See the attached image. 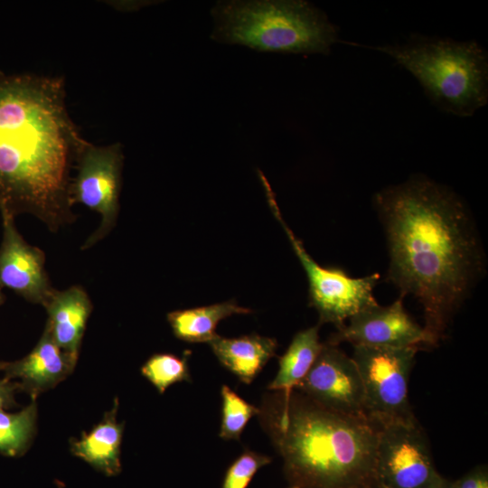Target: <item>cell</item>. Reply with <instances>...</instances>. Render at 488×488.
<instances>
[{"label":"cell","mask_w":488,"mask_h":488,"mask_svg":"<svg viewBox=\"0 0 488 488\" xmlns=\"http://www.w3.org/2000/svg\"><path fill=\"white\" fill-rule=\"evenodd\" d=\"M389 253L388 279L424 313L428 346L443 340L470 294L483 255L470 212L447 186L423 174L375 193Z\"/></svg>","instance_id":"1"},{"label":"cell","mask_w":488,"mask_h":488,"mask_svg":"<svg viewBox=\"0 0 488 488\" xmlns=\"http://www.w3.org/2000/svg\"><path fill=\"white\" fill-rule=\"evenodd\" d=\"M84 140L64 77L0 71V211L32 215L53 233L72 224L70 173Z\"/></svg>","instance_id":"2"},{"label":"cell","mask_w":488,"mask_h":488,"mask_svg":"<svg viewBox=\"0 0 488 488\" xmlns=\"http://www.w3.org/2000/svg\"><path fill=\"white\" fill-rule=\"evenodd\" d=\"M258 408L290 485L377 488L372 421L327 408L296 389L273 391Z\"/></svg>","instance_id":"3"},{"label":"cell","mask_w":488,"mask_h":488,"mask_svg":"<svg viewBox=\"0 0 488 488\" xmlns=\"http://www.w3.org/2000/svg\"><path fill=\"white\" fill-rule=\"evenodd\" d=\"M211 14L213 41L258 52L327 55L340 41L339 28L305 0L218 1Z\"/></svg>","instance_id":"4"},{"label":"cell","mask_w":488,"mask_h":488,"mask_svg":"<svg viewBox=\"0 0 488 488\" xmlns=\"http://www.w3.org/2000/svg\"><path fill=\"white\" fill-rule=\"evenodd\" d=\"M409 71L444 112L471 117L488 101V56L475 41L412 34L404 43L370 46Z\"/></svg>","instance_id":"5"},{"label":"cell","mask_w":488,"mask_h":488,"mask_svg":"<svg viewBox=\"0 0 488 488\" xmlns=\"http://www.w3.org/2000/svg\"><path fill=\"white\" fill-rule=\"evenodd\" d=\"M261 179L270 209L283 227L307 276L309 304L318 313V324H332L339 329L353 314L377 304L373 289L380 279V275L352 277L340 268L319 265L285 222L267 179L263 175Z\"/></svg>","instance_id":"6"},{"label":"cell","mask_w":488,"mask_h":488,"mask_svg":"<svg viewBox=\"0 0 488 488\" xmlns=\"http://www.w3.org/2000/svg\"><path fill=\"white\" fill-rule=\"evenodd\" d=\"M418 347L353 345L352 359L361 375L368 418L377 426L414 422L408 380Z\"/></svg>","instance_id":"7"},{"label":"cell","mask_w":488,"mask_h":488,"mask_svg":"<svg viewBox=\"0 0 488 488\" xmlns=\"http://www.w3.org/2000/svg\"><path fill=\"white\" fill-rule=\"evenodd\" d=\"M75 164L77 174L70 188L71 204H83L100 216L99 226L80 247L81 250H87L104 239L117 224L124 165L123 145L119 142L96 145L84 140Z\"/></svg>","instance_id":"8"},{"label":"cell","mask_w":488,"mask_h":488,"mask_svg":"<svg viewBox=\"0 0 488 488\" xmlns=\"http://www.w3.org/2000/svg\"><path fill=\"white\" fill-rule=\"evenodd\" d=\"M377 427V488H427L439 475L418 420Z\"/></svg>","instance_id":"9"},{"label":"cell","mask_w":488,"mask_h":488,"mask_svg":"<svg viewBox=\"0 0 488 488\" xmlns=\"http://www.w3.org/2000/svg\"><path fill=\"white\" fill-rule=\"evenodd\" d=\"M295 389L336 412L368 418L358 368L338 345L324 343L310 371Z\"/></svg>","instance_id":"10"},{"label":"cell","mask_w":488,"mask_h":488,"mask_svg":"<svg viewBox=\"0 0 488 488\" xmlns=\"http://www.w3.org/2000/svg\"><path fill=\"white\" fill-rule=\"evenodd\" d=\"M348 324L337 329L328 343L338 345L348 342L353 345L375 347L428 346L423 328L407 313L400 296L388 306L378 303L353 314Z\"/></svg>","instance_id":"11"},{"label":"cell","mask_w":488,"mask_h":488,"mask_svg":"<svg viewBox=\"0 0 488 488\" xmlns=\"http://www.w3.org/2000/svg\"><path fill=\"white\" fill-rule=\"evenodd\" d=\"M0 284L24 300L44 306L56 289L45 268V254L29 244L14 223V216L1 211Z\"/></svg>","instance_id":"12"},{"label":"cell","mask_w":488,"mask_h":488,"mask_svg":"<svg viewBox=\"0 0 488 488\" xmlns=\"http://www.w3.org/2000/svg\"><path fill=\"white\" fill-rule=\"evenodd\" d=\"M76 363L55 343L45 327L34 348L18 361L4 362L2 371L5 378L16 380L20 389L35 397L64 380Z\"/></svg>","instance_id":"13"},{"label":"cell","mask_w":488,"mask_h":488,"mask_svg":"<svg viewBox=\"0 0 488 488\" xmlns=\"http://www.w3.org/2000/svg\"><path fill=\"white\" fill-rule=\"evenodd\" d=\"M47 314L45 327L55 343L77 361L92 302L79 285L57 290L43 306Z\"/></svg>","instance_id":"14"},{"label":"cell","mask_w":488,"mask_h":488,"mask_svg":"<svg viewBox=\"0 0 488 488\" xmlns=\"http://www.w3.org/2000/svg\"><path fill=\"white\" fill-rule=\"evenodd\" d=\"M208 344L219 362L245 384L255 380L277 348L275 338L257 333L236 338L218 334Z\"/></svg>","instance_id":"15"},{"label":"cell","mask_w":488,"mask_h":488,"mask_svg":"<svg viewBox=\"0 0 488 488\" xmlns=\"http://www.w3.org/2000/svg\"><path fill=\"white\" fill-rule=\"evenodd\" d=\"M117 401L112 410L89 432L71 443L72 454L107 476H114L121 471L120 446L123 424L116 419Z\"/></svg>","instance_id":"16"},{"label":"cell","mask_w":488,"mask_h":488,"mask_svg":"<svg viewBox=\"0 0 488 488\" xmlns=\"http://www.w3.org/2000/svg\"><path fill=\"white\" fill-rule=\"evenodd\" d=\"M252 310L230 300L206 306L175 310L167 314L174 336L187 343H210L218 334V324L233 314H248Z\"/></svg>","instance_id":"17"},{"label":"cell","mask_w":488,"mask_h":488,"mask_svg":"<svg viewBox=\"0 0 488 488\" xmlns=\"http://www.w3.org/2000/svg\"><path fill=\"white\" fill-rule=\"evenodd\" d=\"M323 345L319 324L296 333L279 358L277 373L267 389L284 392L295 389L310 371Z\"/></svg>","instance_id":"18"},{"label":"cell","mask_w":488,"mask_h":488,"mask_svg":"<svg viewBox=\"0 0 488 488\" xmlns=\"http://www.w3.org/2000/svg\"><path fill=\"white\" fill-rule=\"evenodd\" d=\"M35 401L17 413L0 411V454L23 455L31 441L36 422Z\"/></svg>","instance_id":"19"},{"label":"cell","mask_w":488,"mask_h":488,"mask_svg":"<svg viewBox=\"0 0 488 488\" xmlns=\"http://www.w3.org/2000/svg\"><path fill=\"white\" fill-rule=\"evenodd\" d=\"M190 353V351H185L182 357L173 353H155L143 364L141 373L163 394L174 383L191 382L188 365Z\"/></svg>","instance_id":"20"},{"label":"cell","mask_w":488,"mask_h":488,"mask_svg":"<svg viewBox=\"0 0 488 488\" xmlns=\"http://www.w3.org/2000/svg\"><path fill=\"white\" fill-rule=\"evenodd\" d=\"M221 394L222 406L219 436L224 440L239 441L248 422L258 416L259 408L247 402L227 385L221 386Z\"/></svg>","instance_id":"21"},{"label":"cell","mask_w":488,"mask_h":488,"mask_svg":"<svg viewBox=\"0 0 488 488\" xmlns=\"http://www.w3.org/2000/svg\"><path fill=\"white\" fill-rule=\"evenodd\" d=\"M271 461L266 455L246 449L228 467L221 488H248L257 472Z\"/></svg>","instance_id":"22"},{"label":"cell","mask_w":488,"mask_h":488,"mask_svg":"<svg viewBox=\"0 0 488 488\" xmlns=\"http://www.w3.org/2000/svg\"><path fill=\"white\" fill-rule=\"evenodd\" d=\"M455 488H488L486 466H478L455 481Z\"/></svg>","instance_id":"23"},{"label":"cell","mask_w":488,"mask_h":488,"mask_svg":"<svg viewBox=\"0 0 488 488\" xmlns=\"http://www.w3.org/2000/svg\"><path fill=\"white\" fill-rule=\"evenodd\" d=\"M19 385L7 378L0 379V411L12 407L14 404V393Z\"/></svg>","instance_id":"24"},{"label":"cell","mask_w":488,"mask_h":488,"mask_svg":"<svg viewBox=\"0 0 488 488\" xmlns=\"http://www.w3.org/2000/svg\"><path fill=\"white\" fill-rule=\"evenodd\" d=\"M427 488H455V484L439 474Z\"/></svg>","instance_id":"25"},{"label":"cell","mask_w":488,"mask_h":488,"mask_svg":"<svg viewBox=\"0 0 488 488\" xmlns=\"http://www.w3.org/2000/svg\"><path fill=\"white\" fill-rule=\"evenodd\" d=\"M5 296L3 292V286L0 284V306L5 303Z\"/></svg>","instance_id":"26"},{"label":"cell","mask_w":488,"mask_h":488,"mask_svg":"<svg viewBox=\"0 0 488 488\" xmlns=\"http://www.w3.org/2000/svg\"><path fill=\"white\" fill-rule=\"evenodd\" d=\"M3 366H4V362L0 361V371H2Z\"/></svg>","instance_id":"27"},{"label":"cell","mask_w":488,"mask_h":488,"mask_svg":"<svg viewBox=\"0 0 488 488\" xmlns=\"http://www.w3.org/2000/svg\"><path fill=\"white\" fill-rule=\"evenodd\" d=\"M288 488H299V487H297L296 485H290Z\"/></svg>","instance_id":"28"}]
</instances>
